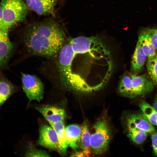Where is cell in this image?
<instances>
[{
  "label": "cell",
  "mask_w": 157,
  "mask_h": 157,
  "mask_svg": "<svg viewBox=\"0 0 157 157\" xmlns=\"http://www.w3.org/2000/svg\"><path fill=\"white\" fill-rule=\"evenodd\" d=\"M69 42L78 59L74 91L89 93L101 89L110 79L113 67L111 53L103 38L80 36Z\"/></svg>",
  "instance_id": "1"
},
{
  "label": "cell",
  "mask_w": 157,
  "mask_h": 157,
  "mask_svg": "<svg viewBox=\"0 0 157 157\" xmlns=\"http://www.w3.org/2000/svg\"><path fill=\"white\" fill-rule=\"evenodd\" d=\"M65 37L64 31L60 25L49 20L29 26L25 33L24 42L31 53L50 57L59 52Z\"/></svg>",
  "instance_id": "2"
},
{
  "label": "cell",
  "mask_w": 157,
  "mask_h": 157,
  "mask_svg": "<svg viewBox=\"0 0 157 157\" xmlns=\"http://www.w3.org/2000/svg\"><path fill=\"white\" fill-rule=\"evenodd\" d=\"M2 20L0 29H9L26 18L28 7L23 0H1Z\"/></svg>",
  "instance_id": "3"
},
{
  "label": "cell",
  "mask_w": 157,
  "mask_h": 157,
  "mask_svg": "<svg viewBox=\"0 0 157 157\" xmlns=\"http://www.w3.org/2000/svg\"><path fill=\"white\" fill-rule=\"evenodd\" d=\"M90 135L91 149L94 154H100L107 150L111 137L110 126L106 118L103 117L98 119Z\"/></svg>",
  "instance_id": "4"
},
{
  "label": "cell",
  "mask_w": 157,
  "mask_h": 157,
  "mask_svg": "<svg viewBox=\"0 0 157 157\" xmlns=\"http://www.w3.org/2000/svg\"><path fill=\"white\" fill-rule=\"evenodd\" d=\"M22 81L23 91L29 101L35 100L38 102L43 98L44 85L36 76L22 74Z\"/></svg>",
  "instance_id": "5"
},
{
  "label": "cell",
  "mask_w": 157,
  "mask_h": 157,
  "mask_svg": "<svg viewBox=\"0 0 157 157\" xmlns=\"http://www.w3.org/2000/svg\"><path fill=\"white\" fill-rule=\"evenodd\" d=\"M132 80L133 97L142 95L152 91L154 85L145 74L130 73Z\"/></svg>",
  "instance_id": "6"
},
{
  "label": "cell",
  "mask_w": 157,
  "mask_h": 157,
  "mask_svg": "<svg viewBox=\"0 0 157 157\" xmlns=\"http://www.w3.org/2000/svg\"><path fill=\"white\" fill-rule=\"evenodd\" d=\"M38 142L41 146L49 149H58V141L57 135L51 126L44 125L41 127Z\"/></svg>",
  "instance_id": "7"
},
{
  "label": "cell",
  "mask_w": 157,
  "mask_h": 157,
  "mask_svg": "<svg viewBox=\"0 0 157 157\" xmlns=\"http://www.w3.org/2000/svg\"><path fill=\"white\" fill-rule=\"evenodd\" d=\"M37 110L49 124L64 122L66 117V112L63 109L55 106L43 105L38 107Z\"/></svg>",
  "instance_id": "8"
},
{
  "label": "cell",
  "mask_w": 157,
  "mask_h": 157,
  "mask_svg": "<svg viewBox=\"0 0 157 157\" xmlns=\"http://www.w3.org/2000/svg\"><path fill=\"white\" fill-rule=\"evenodd\" d=\"M28 7L40 15L53 13L58 0H24Z\"/></svg>",
  "instance_id": "9"
},
{
  "label": "cell",
  "mask_w": 157,
  "mask_h": 157,
  "mask_svg": "<svg viewBox=\"0 0 157 157\" xmlns=\"http://www.w3.org/2000/svg\"><path fill=\"white\" fill-rule=\"evenodd\" d=\"M8 31L0 29V69L6 65L13 48L8 37Z\"/></svg>",
  "instance_id": "10"
},
{
  "label": "cell",
  "mask_w": 157,
  "mask_h": 157,
  "mask_svg": "<svg viewBox=\"0 0 157 157\" xmlns=\"http://www.w3.org/2000/svg\"><path fill=\"white\" fill-rule=\"evenodd\" d=\"M128 127H135L147 133L155 131L152 124L143 113L135 114L129 116L127 119Z\"/></svg>",
  "instance_id": "11"
},
{
  "label": "cell",
  "mask_w": 157,
  "mask_h": 157,
  "mask_svg": "<svg viewBox=\"0 0 157 157\" xmlns=\"http://www.w3.org/2000/svg\"><path fill=\"white\" fill-rule=\"evenodd\" d=\"M65 133L68 147L74 149L78 148L80 144L81 127L76 124L69 125L65 128Z\"/></svg>",
  "instance_id": "12"
},
{
  "label": "cell",
  "mask_w": 157,
  "mask_h": 157,
  "mask_svg": "<svg viewBox=\"0 0 157 157\" xmlns=\"http://www.w3.org/2000/svg\"><path fill=\"white\" fill-rule=\"evenodd\" d=\"M147 57L140 44L138 41L131 61V70L133 73L136 74L141 71Z\"/></svg>",
  "instance_id": "13"
},
{
  "label": "cell",
  "mask_w": 157,
  "mask_h": 157,
  "mask_svg": "<svg viewBox=\"0 0 157 157\" xmlns=\"http://www.w3.org/2000/svg\"><path fill=\"white\" fill-rule=\"evenodd\" d=\"M55 131L57 135L58 141V150L62 155L66 154L68 147L65 133V127L64 122H58L50 124Z\"/></svg>",
  "instance_id": "14"
},
{
  "label": "cell",
  "mask_w": 157,
  "mask_h": 157,
  "mask_svg": "<svg viewBox=\"0 0 157 157\" xmlns=\"http://www.w3.org/2000/svg\"><path fill=\"white\" fill-rule=\"evenodd\" d=\"M138 42L140 44L148 58H152L157 52L146 29L142 31L139 35Z\"/></svg>",
  "instance_id": "15"
},
{
  "label": "cell",
  "mask_w": 157,
  "mask_h": 157,
  "mask_svg": "<svg viewBox=\"0 0 157 157\" xmlns=\"http://www.w3.org/2000/svg\"><path fill=\"white\" fill-rule=\"evenodd\" d=\"M81 127V134L80 138V147L82 151L87 156H89L91 153L90 135L87 122L85 121L84 122Z\"/></svg>",
  "instance_id": "16"
},
{
  "label": "cell",
  "mask_w": 157,
  "mask_h": 157,
  "mask_svg": "<svg viewBox=\"0 0 157 157\" xmlns=\"http://www.w3.org/2000/svg\"><path fill=\"white\" fill-rule=\"evenodd\" d=\"M118 90L122 95L130 98H133L132 80L130 73L124 75L119 83Z\"/></svg>",
  "instance_id": "17"
},
{
  "label": "cell",
  "mask_w": 157,
  "mask_h": 157,
  "mask_svg": "<svg viewBox=\"0 0 157 157\" xmlns=\"http://www.w3.org/2000/svg\"><path fill=\"white\" fill-rule=\"evenodd\" d=\"M139 106L149 121L152 124L157 126V111L153 106L143 101L140 103Z\"/></svg>",
  "instance_id": "18"
},
{
  "label": "cell",
  "mask_w": 157,
  "mask_h": 157,
  "mask_svg": "<svg viewBox=\"0 0 157 157\" xmlns=\"http://www.w3.org/2000/svg\"><path fill=\"white\" fill-rule=\"evenodd\" d=\"M128 127V136L134 143L140 144L146 139L148 133L147 132L135 127Z\"/></svg>",
  "instance_id": "19"
},
{
  "label": "cell",
  "mask_w": 157,
  "mask_h": 157,
  "mask_svg": "<svg viewBox=\"0 0 157 157\" xmlns=\"http://www.w3.org/2000/svg\"><path fill=\"white\" fill-rule=\"evenodd\" d=\"M13 90V85L8 81H0V107L12 94Z\"/></svg>",
  "instance_id": "20"
},
{
  "label": "cell",
  "mask_w": 157,
  "mask_h": 157,
  "mask_svg": "<svg viewBox=\"0 0 157 157\" xmlns=\"http://www.w3.org/2000/svg\"><path fill=\"white\" fill-rule=\"evenodd\" d=\"M147 67L150 77L154 82L157 78V52L152 58H148Z\"/></svg>",
  "instance_id": "21"
},
{
  "label": "cell",
  "mask_w": 157,
  "mask_h": 157,
  "mask_svg": "<svg viewBox=\"0 0 157 157\" xmlns=\"http://www.w3.org/2000/svg\"><path fill=\"white\" fill-rule=\"evenodd\" d=\"M27 157H49V155L45 151L35 149H28L25 154Z\"/></svg>",
  "instance_id": "22"
},
{
  "label": "cell",
  "mask_w": 157,
  "mask_h": 157,
  "mask_svg": "<svg viewBox=\"0 0 157 157\" xmlns=\"http://www.w3.org/2000/svg\"><path fill=\"white\" fill-rule=\"evenodd\" d=\"M146 30L153 45L157 50V29H147Z\"/></svg>",
  "instance_id": "23"
},
{
  "label": "cell",
  "mask_w": 157,
  "mask_h": 157,
  "mask_svg": "<svg viewBox=\"0 0 157 157\" xmlns=\"http://www.w3.org/2000/svg\"><path fill=\"white\" fill-rule=\"evenodd\" d=\"M151 140L152 148L155 154L157 156V131L152 133Z\"/></svg>",
  "instance_id": "24"
},
{
  "label": "cell",
  "mask_w": 157,
  "mask_h": 157,
  "mask_svg": "<svg viewBox=\"0 0 157 157\" xmlns=\"http://www.w3.org/2000/svg\"><path fill=\"white\" fill-rule=\"evenodd\" d=\"M72 157H87L85 154L82 151H76L72 154Z\"/></svg>",
  "instance_id": "25"
},
{
  "label": "cell",
  "mask_w": 157,
  "mask_h": 157,
  "mask_svg": "<svg viewBox=\"0 0 157 157\" xmlns=\"http://www.w3.org/2000/svg\"><path fill=\"white\" fill-rule=\"evenodd\" d=\"M153 107L157 111V95L156 96L153 104Z\"/></svg>",
  "instance_id": "26"
},
{
  "label": "cell",
  "mask_w": 157,
  "mask_h": 157,
  "mask_svg": "<svg viewBox=\"0 0 157 157\" xmlns=\"http://www.w3.org/2000/svg\"><path fill=\"white\" fill-rule=\"evenodd\" d=\"M2 17L3 16L2 8L1 5H0V26L2 21Z\"/></svg>",
  "instance_id": "27"
},
{
  "label": "cell",
  "mask_w": 157,
  "mask_h": 157,
  "mask_svg": "<svg viewBox=\"0 0 157 157\" xmlns=\"http://www.w3.org/2000/svg\"><path fill=\"white\" fill-rule=\"evenodd\" d=\"M157 85V78L156 79L154 82Z\"/></svg>",
  "instance_id": "28"
}]
</instances>
